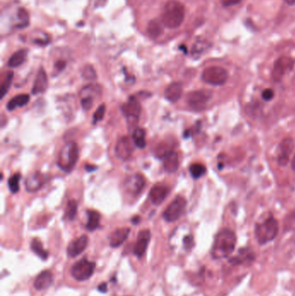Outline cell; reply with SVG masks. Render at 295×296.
Listing matches in <instances>:
<instances>
[{
    "label": "cell",
    "mask_w": 295,
    "mask_h": 296,
    "mask_svg": "<svg viewBox=\"0 0 295 296\" xmlns=\"http://www.w3.org/2000/svg\"><path fill=\"white\" fill-rule=\"evenodd\" d=\"M236 244V236L230 230H222L217 234L214 240L211 256L214 259H222L232 254Z\"/></svg>",
    "instance_id": "obj_1"
},
{
    "label": "cell",
    "mask_w": 295,
    "mask_h": 296,
    "mask_svg": "<svg viewBox=\"0 0 295 296\" xmlns=\"http://www.w3.org/2000/svg\"><path fill=\"white\" fill-rule=\"evenodd\" d=\"M185 15L186 10L182 3L176 0H171L166 3L161 22L164 26L169 29H176L182 24Z\"/></svg>",
    "instance_id": "obj_2"
},
{
    "label": "cell",
    "mask_w": 295,
    "mask_h": 296,
    "mask_svg": "<svg viewBox=\"0 0 295 296\" xmlns=\"http://www.w3.org/2000/svg\"><path fill=\"white\" fill-rule=\"evenodd\" d=\"M79 159V147L77 142L70 141L62 148L58 156L57 164L61 169L70 173L77 166Z\"/></svg>",
    "instance_id": "obj_3"
},
{
    "label": "cell",
    "mask_w": 295,
    "mask_h": 296,
    "mask_svg": "<svg viewBox=\"0 0 295 296\" xmlns=\"http://www.w3.org/2000/svg\"><path fill=\"white\" fill-rule=\"evenodd\" d=\"M279 232V223L274 217L256 225V236L259 244L263 245L275 239Z\"/></svg>",
    "instance_id": "obj_4"
},
{
    "label": "cell",
    "mask_w": 295,
    "mask_h": 296,
    "mask_svg": "<svg viewBox=\"0 0 295 296\" xmlns=\"http://www.w3.org/2000/svg\"><path fill=\"white\" fill-rule=\"evenodd\" d=\"M212 97V91L208 90H196L190 92L186 97V102L192 109L201 111L205 108Z\"/></svg>",
    "instance_id": "obj_5"
},
{
    "label": "cell",
    "mask_w": 295,
    "mask_h": 296,
    "mask_svg": "<svg viewBox=\"0 0 295 296\" xmlns=\"http://www.w3.org/2000/svg\"><path fill=\"white\" fill-rule=\"evenodd\" d=\"M228 72L222 67L212 66L207 68L202 71V80L205 84L213 86H221L227 82Z\"/></svg>",
    "instance_id": "obj_6"
},
{
    "label": "cell",
    "mask_w": 295,
    "mask_h": 296,
    "mask_svg": "<svg viewBox=\"0 0 295 296\" xmlns=\"http://www.w3.org/2000/svg\"><path fill=\"white\" fill-rule=\"evenodd\" d=\"M96 269V263L90 262L86 258L78 261L71 269V275L79 282H84L93 276Z\"/></svg>",
    "instance_id": "obj_7"
},
{
    "label": "cell",
    "mask_w": 295,
    "mask_h": 296,
    "mask_svg": "<svg viewBox=\"0 0 295 296\" xmlns=\"http://www.w3.org/2000/svg\"><path fill=\"white\" fill-rule=\"evenodd\" d=\"M121 111L127 122L132 125V127L138 123L141 113V106L135 97H130L126 103L123 104L121 106Z\"/></svg>",
    "instance_id": "obj_8"
},
{
    "label": "cell",
    "mask_w": 295,
    "mask_h": 296,
    "mask_svg": "<svg viewBox=\"0 0 295 296\" xmlns=\"http://www.w3.org/2000/svg\"><path fill=\"white\" fill-rule=\"evenodd\" d=\"M186 200L181 196L177 197L172 203L167 206L166 210L163 213V217L166 222L173 223L180 218L183 213L186 210Z\"/></svg>",
    "instance_id": "obj_9"
},
{
    "label": "cell",
    "mask_w": 295,
    "mask_h": 296,
    "mask_svg": "<svg viewBox=\"0 0 295 296\" xmlns=\"http://www.w3.org/2000/svg\"><path fill=\"white\" fill-rule=\"evenodd\" d=\"M295 61L289 57H282L276 60L273 69V80L280 82L286 73L293 70L295 67Z\"/></svg>",
    "instance_id": "obj_10"
},
{
    "label": "cell",
    "mask_w": 295,
    "mask_h": 296,
    "mask_svg": "<svg viewBox=\"0 0 295 296\" xmlns=\"http://www.w3.org/2000/svg\"><path fill=\"white\" fill-rule=\"evenodd\" d=\"M295 147V141L292 138H286L280 143L278 148V157H277V161H278L280 166L285 167L288 165L289 158H290V155L293 153Z\"/></svg>",
    "instance_id": "obj_11"
},
{
    "label": "cell",
    "mask_w": 295,
    "mask_h": 296,
    "mask_svg": "<svg viewBox=\"0 0 295 296\" xmlns=\"http://www.w3.org/2000/svg\"><path fill=\"white\" fill-rule=\"evenodd\" d=\"M146 186V180L140 174L129 177L125 181V189L132 196H138Z\"/></svg>",
    "instance_id": "obj_12"
},
{
    "label": "cell",
    "mask_w": 295,
    "mask_h": 296,
    "mask_svg": "<svg viewBox=\"0 0 295 296\" xmlns=\"http://www.w3.org/2000/svg\"><path fill=\"white\" fill-rule=\"evenodd\" d=\"M133 152L132 140L128 137L120 138L115 147V154L120 160H127L131 158Z\"/></svg>",
    "instance_id": "obj_13"
},
{
    "label": "cell",
    "mask_w": 295,
    "mask_h": 296,
    "mask_svg": "<svg viewBox=\"0 0 295 296\" xmlns=\"http://www.w3.org/2000/svg\"><path fill=\"white\" fill-rule=\"evenodd\" d=\"M150 239H151V232L149 230H141L138 234L136 243L133 247V253L137 257L141 258L145 255L146 249L149 244Z\"/></svg>",
    "instance_id": "obj_14"
},
{
    "label": "cell",
    "mask_w": 295,
    "mask_h": 296,
    "mask_svg": "<svg viewBox=\"0 0 295 296\" xmlns=\"http://www.w3.org/2000/svg\"><path fill=\"white\" fill-rule=\"evenodd\" d=\"M169 187L163 184H157L150 191V200L153 204L160 205L169 195Z\"/></svg>",
    "instance_id": "obj_15"
},
{
    "label": "cell",
    "mask_w": 295,
    "mask_h": 296,
    "mask_svg": "<svg viewBox=\"0 0 295 296\" xmlns=\"http://www.w3.org/2000/svg\"><path fill=\"white\" fill-rule=\"evenodd\" d=\"M89 244V237L86 235L81 236L76 240L72 241L67 248V254L70 257H77L80 254L83 253Z\"/></svg>",
    "instance_id": "obj_16"
},
{
    "label": "cell",
    "mask_w": 295,
    "mask_h": 296,
    "mask_svg": "<svg viewBox=\"0 0 295 296\" xmlns=\"http://www.w3.org/2000/svg\"><path fill=\"white\" fill-rule=\"evenodd\" d=\"M256 259V255L253 250L249 248H242L239 250L236 256L229 259V263L232 265H241L243 263H253Z\"/></svg>",
    "instance_id": "obj_17"
},
{
    "label": "cell",
    "mask_w": 295,
    "mask_h": 296,
    "mask_svg": "<svg viewBox=\"0 0 295 296\" xmlns=\"http://www.w3.org/2000/svg\"><path fill=\"white\" fill-rule=\"evenodd\" d=\"M45 182V179L42 173L39 172H36L30 176H28L25 181V188L28 192L33 193L39 190L41 187H43V184Z\"/></svg>",
    "instance_id": "obj_18"
},
{
    "label": "cell",
    "mask_w": 295,
    "mask_h": 296,
    "mask_svg": "<svg viewBox=\"0 0 295 296\" xmlns=\"http://www.w3.org/2000/svg\"><path fill=\"white\" fill-rule=\"evenodd\" d=\"M53 274L49 270H44L37 276L34 281V288L37 290H45L53 283Z\"/></svg>",
    "instance_id": "obj_19"
},
{
    "label": "cell",
    "mask_w": 295,
    "mask_h": 296,
    "mask_svg": "<svg viewBox=\"0 0 295 296\" xmlns=\"http://www.w3.org/2000/svg\"><path fill=\"white\" fill-rule=\"evenodd\" d=\"M183 94V85L181 83L176 82L170 84L165 91V97L170 102H177L181 98Z\"/></svg>",
    "instance_id": "obj_20"
},
{
    "label": "cell",
    "mask_w": 295,
    "mask_h": 296,
    "mask_svg": "<svg viewBox=\"0 0 295 296\" xmlns=\"http://www.w3.org/2000/svg\"><path fill=\"white\" fill-rule=\"evenodd\" d=\"M47 87H48V78H47L46 72L43 70V68H41L34 82L31 93L33 95L43 93L47 90Z\"/></svg>",
    "instance_id": "obj_21"
},
{
    "label": "cell",
    "mask_w": 295,
    "mask_h": 296,
    "mask_svg": "<svg viewBox=\"0 0 295 296\" xmlns=\"http://www.w3.org/2000/svg\"><path fill=\"white\" fill-rule=\"evenodd\" d=\"M163 166L166 172L169 173H175L179 169V155L176 152L172 151L166 156L163 157Z\"/></svg>",
    "instance_id": "obj_22"
},
{
    "label": "cell",
    "mask_w": 295,
    "mask_h": 296,
    "mask_svg": "<svg viewBox=\"0 0 295 296\" xmlns=\"http://www.w3.org/2000/svg\"><path fill=\"white\" fill-rule=\"evenodd\" d=\"M129 228H121L115 230L110 236V246L112 248H118L121 246L123 243L127 239L129 236Z\"/></svg>",
    "instance_id": "obj_23"
},
{
    "label": "cell",
    "mask_w": 295,
    "mask_h": 296,
    "mask_svg": "<svg viewBox=\"0 0 295 296\" xmlns=\"http://www.w3.org/2000/svg\"><path fill=\"white\" fill-rule=\"evenodd\" d=\"M30 101V96L27 94H22L11 98L9 102L6 104V108L9 111H13L17 109V107L24 106Z\"/></svg>",
    "instance_id": "obj_24"
},
{
    "label": "cell",
    "mask_w": 295,
    "mask_h": 296,
    "mask_svg": "<svg viewBox=\"0 0 295 296\" xmlns=\"http://www.w3.org/2000/svg\"><path fill=\"white\" fill-rule=\"evenodd\" d=\"M100 215L97 210H88V222L86 229L90 231L97 230L99 227Z\"/></svg>",
    "instance_id": "obj_25"
},
{
    "label": "cell",
    "mask_w": 295,
    "mask_h": 296,
    "mask_svg": "<svg viewBox=\"0 0 295 296\" xmlns=\"http://www.w3.org/2000/svg\"><path fill=\"white\" fill-rule=\"evenodd\" d=\"M133 143L140 149L146 147V131L141 127H135L133 131Z\"/></svg>",
    "instance_id": "obj_26"
},
{
    "label": "cell",
    "mask_w": 295,
    "mask_h": 296,
    "mask_svg": "<svg viewBox=\"0 0 295 296\" xmlns=\"http://www.w3.org/2000/svg\"><path fill=\"white\" fill-rule=\"evenodd\" d=\"M27 50H20L10 57L8 61V66L10 68H17V67L22 65L26 60Z\"/></svg>",
    "instance_id": "obj_27"
},
{
    "label": "cell",
    "mask_w": 295,
    "mask_h": 296,
    "mask_svg": "<svg viewBox=\"0 0 295 296\" xmlns=\"http://www.w3.org/2000/svg\"><path fill=\"white\" fill-rule=\"evenodd\" d=\"M162 24V22H159L156 19L150 21L148 25H147V33L149 35L150 37L157 38L162 35L163 31H164Z\"/></svg>",
    "instance_id": "obj_28"
},
{
    "label": "cell",
    "mask_w": 295,
    "mask_h": 296,
    "mask_svg": "<svg viewBox=\"0 0 295 296\" xmlns=\"http://www.w3.org/2000/svg\"><path fill=\"white\" fill-rule=\"evenodd\" d=\"M30 248L31 250L33 251L34 253L36 254L37 256H39L42 260L48 259L49 257V253L44 248H43V243L37 238L32 240V242L30 243Z\"/></svg>",
    "instance_id": "obj_29"
},
{
    "label": "cell",
    "mask_w": 295,
    "mask_h": 296,
    "mask_svg": "<svg viewBox=\"0 0 295 296\" xmlns=\"http://www.w3.org/2000/svg\"><path fill=\"white\" fill-rule=\"evenodd\" d=\"M78 210V203L76 200H70L67 204L66 210H65V218L69 221H73L77 215Z\"/></svg>",
    "instance_id": "obj_30"
},
{
    "label": "cell",
    "mask_w": 295,
    "mask_h": 296,
    "mask_svg": "<svg viewBox=\"0 0 295 296\" xmlns=\"http://www.w3.org/2000/svg\"><path fill=\"white\" fill-rule=\"evenodd\" d=\"M173 151L171 146V143L168 141H162L161 143H159L155 149H154V153L157 157H159L160 159H162L163 157L166 156V154H168L170 152Z\"/></svg>",
    "instance_id": "obj_31"
},
{
    "label": "cell",
    "mask_w": 295,
    "mask_h": 296,
    "mask_svg": "<svg viewBox=\"0 0 295 296\" xmlns=\"http://www.w3.org/2000/svg\"><path fill=\"white\" fill-rule=\"evenodd\" d=\"M190 173L193 179L197 180L206 173V167L200 163H194L190 167Z\"/></svg>",
    "instance_id": "obj_32"
},
{
    "label": "cell",
    "mask_w": 295,
    "mask_h": 296,
    "mask_svg": "<svg viewBox=\"0 0 295 296\" xmlns=\"http://www.w3.org/2000/svg\"><path fill=\"white\" fill-rule=\"evenodd\" d=\"M13 72L9 71L6 74L5 78H4L3 84H2V86H1V90H0V92H1V99H3V97H5L7 92L10 90V85H11V83H12V80H13Z\"/></svg>",
    "instance_id": "obj_33"
},
{
    "label": "cell",
    "mask_w": 295,
    "mask_h": 296,
    "mask_svg": "<svg viewBox=\"0 0 295 296\" xmlns=\"http://www.w3.org/2000/svg\"><path fill=\"white\" fill-rule=\"evenodd\" d=\"M20 179H21V175L19 173H15L8 180V187L11 193H17L19 192Z\"/></svg>",
    "instance_id": "obj_34"
},
{
    "label": "cell",
    "mask_w": 295,
    "mask_h": 296,
    "mask_svg": "<svg viewBox=\"0 0 295 296\" xmlns=\"http://www.w3.org/2000/svg\"><path fill=\"white\" fill-rule=\"evenodd\" d=\"M106 105L105 104H101L99 105V107L97 108V111L94 113L93 116V123L97 124L103 120V118L105 116V113H106Z\"/></svg>",
    "instance_id": "obj_35"
},
{
    "label": "cell",
    "mask_w": 295,
    "mask_h": 296,
    "mask_svg": "<svg viewBox=\"0 0 295 296\" xmlns=\"http://www.w3.org/2000/svg\"><path fill=\"white\" fill-rule=\"evenodd\" d=\"M83 77L86 80H95L97 77V72L91 65H87L83 70Z\"/></svg>",
    "instance_id": "obj_36"
},
{
    "label": "cell",
    "mask_w": 295,
    "mask_h": 296,
    "mask_svg": "<svg viewBox=\"0 0 295 296\" xmlns=\"http://www.w3.org/2000/svg\"><path fill=\"white\" fill-rule=\"evenodd\" d=\"M17 17L19 18L20 21H22L23 23L17 25V28H23V26H26L27 24L29 23V15L25 9L21 8L17 11Z\"/></svg>",
    "instance_id": "obj_37"
},
{
    "label": "cell",
    "mask_w": 295,
    "mask_h": 296,
    "mask_svg": "<svg viewBox=\"0 0 295 296\" xmlns=\"http://www.w3.org/2000/svg\"><path fill=\"white\" fill-rule=\"evenodd\" d=\"M206 49V43L205 42H201V41H197L193 48V56H196V57H199L201 54Z\"/></svg>",
    "instance_id": "obj_38"
},
{
    "label": "cell",
    "mask_w": 295,
    "mask_h": 296,
    "mask_svg": "<svg viewBox=\"0 0 295 296\" xmlns=\"http://www.w3.org/2000/svg\"><path fill=\"white\" fill-rule=\"evenodd\" d=\"M94 100H95V98H94V97H82V99H81V104H82L83 110L89 111V110L91 109L92 106H93Z\"/></svg>",
    "instance_id": "obj_39"
},
{
    "label": "cell",
    "mask_w": 295,
    "mask_h": 296,
    "mask_svg": "<svg viewBox=\"0 0 295 296\" xmlns=\"http://www.w3.org/2000/svg\"><path fill=\"white\" fill-rule=\"evenodd\" d=\"M262 97L264 100H271L275 97V92L271 89H266L265 90H263Z\"/></svg>",
    "instance_id": "obj_40"
},
{
    "label": "cell",
    "mask_w": 295,
    "mask_h": 296,
    "mask_svg": "<svg viewBox=\"0 0 295 296\" xmlns=\"http://www.w3.org/2000/svg\"><path fill=\"white\" fill-rule=\"evenodd\" d=\"M194 244L193 236H186L184 238V246L186 250H191Z\"/></svg>",
    "instance_id": "obj_41"
},
{
    "label": "cell",
    "mask_w": 295,
    "mask_h": 296,
    "mask_svg": "<svg viewBox=\"0 0 295 296\" xmlns=\"http://www.w3.org/2000/svg\"><path fill=\"white\" fill-rule=\"evenodd\" d=\"M242 0H222V4L223 6L229 7L232 5H236L237 3H240Z\"/></svg>",
    "instance_id": "obj_42"
},
{
    "label": "cell",
    "mask_w": 295,
    "mask_h": 296,
    "mask_svg": "<svg viewBox=\"0 0 295 296\" xmlns=\"http://www.w3.org/2000/svg\"><path fill=\"white\" fill-rule=\"evenodd\" d=\"M65 67H66V62H65V61H58V62H57L56 64H55V68H56L57 72L63 71V70L65 69Z\"/></svg>",
    "instance_id": "obj_43"
},
{
    "label": "cell",
    "mask_w": 295,
    "mask_h": 296,
    "mask_svg": "<svg viewBox=\"0 0 295 296\" xmlns=\"http://www.w3.org/2000/svg\"><path fill=\"white\" fill-rule=\"evenodd\" d=\"M98 290L100 293H106L107 292V283H102L98 286Z\"/></svg>",
    "instance_id": "obj_44"
},
{
    "label": "cell",
    "mask_w": 295,
    "mask_h": 296,
    "mask_svg": "<svg viewBox=\"0 0 295 296\" xmlns=\"http://www.w3.org/2000/svg\"><path fill=\"white\" fill-rule=\"evenodd\" d=\"M85 169L88 172H94V171H96L97 169V167L96 166H92V165H86L85 166Z\"/></svg>",
    "instance_id": "obj_45"
},
{
    "label": "cell",
    "mask_w": 295,
    "mask_h": 296,
    "mask_svg": "<svg viewBox=\"0 0 295 296\" xmlns=\"http://www.w3.org/2000/svg\"><path fill=\"white\" fill-rule=\"evenodd\" d=\"M139 221H140V216H134L133 219H132V223L136 225V224H138V223H139Z\"/></svg>",
    "instance_id": "obj_46"
},
{
    "label": "cell",
    "mask_w": 295,
    "mask_h": 296,
    "mask_svg": "<svg viewBox=\"0 0 295 296\" xmlns=\"http://www.w3.org/2000/svg\"><path fill=\"white\" fill-rule=\"evenodd\" d=\"M285 2L289 5H293L295 3V0H285Z\"/></svg>",
    "instance_id": "obj_47"
},
{
    "label": "cell",
    "mask_w": 295,
    "mask_h": 296,
    "mask_svg": "<svg viewBox=\"0 0 295 296\" xmlns=\"http://www.w3.org/2000/svg\"><path fill=\"white\" fill-rule=\"evenodd\" d=\"M292 169L295 172V155L292 160Z\"/></svg>",
    "instance_id": "obj_48"
},
{
    "label": "cell",
    "mask_w": 295,
    "mask_h": 296,
    "mask_svg": "<svg viewBox=\"0 0 295 296\" xmlns=\"http://www.w3.org/2000/svg\"><path fill=\"white\" fill-rule=\"evenodd\" d=\"M99 1H104V0H99Z\"/></svg>",
    "instance_id": "obj_49"
}]
</instances>
